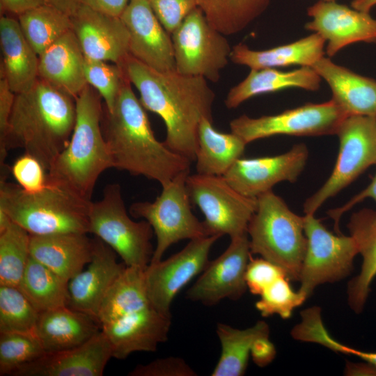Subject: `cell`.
<instances>
[{
	"mask_svg": "<svg viewBox=\"0 0 376 376\" xmlns=\"http://www.w3.org/2000/svg\"><path fill=\"white\" fill-rule=\"evenodd\" d=\"M210 25L225 36L246 28L267 8L271 0H196Z\"/></svg>",
	"mask_w": 376,
	"mask_h": 376,
	"instance_id": "obj_35",
	"label": "cell"
},
{
	"mask_svg": "<svg viewBox=\"0 0 376 376\" xmlns=\"http://www.w3.org/2000/svg\"><path fill=\"white\" fill-rule=\"evenodd\" d=\"M127 79L111 111L103 109L102 128L113 168L155 180L162 186L189 170L191 161L159 141Z\"/></svg>",
	"mask_w": 376,
	"mask_h": 376,
	"instance_id": "obj_2",
	"label": "cell"
},
{
	"mask_svg": "<svg viewBox=\"0 0 376 376\" xmlns=\"http://www.w3.org/2000/svg\"><path fill=\"white\" fill-rule=\"evenodd\" d=\"M130 376H194L196 373L181 358L158 359L146 365H138Z\"/></svg>",
	"mask_w": 376,
	"mask_h": 376,
	"instance_id": "obj_45",
	"label": "cell"
},
{
	"mask_svg": "<svg viewBox=\"0 0 376 376\" xmlns=\"http://www.w3.org/2000/svg\"><path fill=\"white\" fill-rule=\"evenodd\" d=\"M322 1H335V0H322Z\"/></svg>",
	"mask_w": 376,
	"mask_h": 376,
	"instance_id": "obj_55",
	"label": "cell"
},
{
	"mask_svg": "<svg viewBox=\"0 0 376 376\" xmlns=\"http://www.w3.org/2000/svg\"><path fill=\"white\" fill-rule=\"evenodd\" d=\"M100 329L91 316L64 306L40 313L34 334L45 352H54L85 343Z\"/></svg>",
	"mask_w": 376,
	"mask_h": 376,
	"instance_id": "obj_27",
	"label": "cell"
},
{
	"mask_svg": "<svg viewBox=\"0 0 376 376\" xmlns=\"http://www.w3.org/2000/svg\"><path fill=\"white\" fill-rule=\"evenodd\" d=\"M312 20L306 29L323 38L328 57L346 46L359 42H376V19L369 13L338 3L320 0L307 9Z\"/></svg>",
	"mask_w": 376,
	"mask_h": 376,
	"instance_id": "obj_17",
	"label": "cell"
},
{
	"mask_svg": "<svg viewBox=\"0 0 376 376\" xmlns=\"http://www.w3.org/2000/svg\"><path fill=\"white\" fill-rule=\"evenodd\" d=\"M216 331L221 351L212 376L244 375L253 343L259 338L269 335V326L265 321H258L244 329L218 323Z\"/></svg>",
	"mask_w": 376,
	"mask_h": 376,
	"instance_id": "obj_32",
	"label": "cell"
},
{
	"mask_svg": "<svg viewBox=\"0 0 376 376\" xmlns=\"http://www.w3.org/2000/svg\"><path fill=\"white\" fill-rule=\"evenodd\" d=\"M362 256L361 270L347 288L348 303L357 313L362 312L376 277V211L362 209L352 214L347 224Z\"/></svg>",
	"mask_w": 376,
	"mask_h": 376,
	"instance_id": "obj_30",
	"label": "cell"
},
{
	"mask_svg": "<svg viewBox=\"0 0 376 376\" xmlns=\"http://www.w3.org/2000/svg\"><path fill=\"white\" fill-rule=\"evenodd\" d=\"M283 275L286 274L276 265L263 258L251 257L245 276L247 288L253 295L260 296L269 285Z\"/></svg>",
	"mask_w": 376,
	"mask_h": 376,
	"instance_id": "obj_44",
	"label": "cell"
},
{
	"mask_svg": "<svg viewBox=\"0 0 376 376\" xmlns=\"http://www.w3.org/2000/svg\"><path fill=\"white\" fill-rule=\"evenodd\" d=\"M338 352L356 356L363 361L370 363L376 366V352H365L348 347L340 343H338L335 347Z\"/></svg>",
	"mask_w": 376,
	"mask_h": 376,
	"instance_id": "obj_52",
	"label": "cell"
},
{
	"mask_svg": "<svg viewBox=\"0 0 376 376\" xmlns=\"http://www.w3.org/2000/svg\"><path fill=\"white\" fill-rule=\"evenodd\" d=\"M321 80L312 67L290 71L276 68L251 70L244 79L229 90L224 104L228 109H235L253 97L291 88L315 91L320 88Z\"/></svg>",
	"mask_w": 376,
	"mask_h": 376,
	"instance_id": "obj_29",
	"label": "cell"
},
{
	"mask_svg": "<svg viewBox=\"0 0 376 376\" xmlns=\"http://www.w3.org/2000/svg\"><path fill=\"white\" fill-rule=\"evenodd\" d=\"M326 42L316 33L265 50H253L246 45L232 47L230 60L250 70L276 68L291 65L312 67L324 56Z\"/></svg>",
	"mask_w": 376,
	"mask_h": 376,
	"instance_id": "obj_28",
	"label": "cell"
},
{
	"mask_svg": "<svg viewBox=\"0 0 376 376\" xmlns=\"http://www.w3.org/2000/svg\"><path fill=\"white\" fill-rule=\"evenodd\" d=\"M312 68L329 86L331 100L347 116L376 117V81L323 56Z\"/></svg>",
	"mask_w": 376,
	"mask_h": 376,
	"instance_id": "obj_24",
	"label": "cell"
},
{
	"mask_svg": "<svg viewBox=\"0 0 376 376\" xmlns=\"http://www.w3.org/2000/svg\"><path fill=\"white\" fill-rule=\"evenodd\" d=\"M186 185L191 202L205 217L203 221L210 235L233 238L247 233L257 198L240 194L220 175L189 174Z\"/></svg>",
	"mask_w": 376,
	"mask_h": 376,
	"instance_id": "obj_12",
	"label": "cell"
},
{
	"mask_svg": "<svg viewBox=\"0 0 376 376\" xmlns=\"http://www.w3.org/2000/svg\"><path fill=\"white\" fill-rule=\"evenodd\" d=\"M221 237L214 235L191 240L179 252L147 266L144 271L146 291L158 311L171 316V306L175 297L205 269L210 249Z\"/></svg>",
	"mask_w": 376,
	"mask_h": 376,
	"instance_id": "obj_14",
	"label": "cell"
},
{
	"mask_svg": "<svg viewBox=\"0 0 376 376\" xmlns=\"http://www.w3.org/2000/svg\"><path fill=\"white\" fill-rule=\"evenodd\" d=\"M45 353L34 333L0 332V375H10Z\"/></svg>",
	"mask_w": 376,
	"mask_h": 376,
	"instance_id": "obj_39",
	"label": "cell"
},
{
	"mask_svg": "<svg viewBox=\"0 0 376 376\" xmlns=\"http://www.w3.org/2000/svg\"><path fill=\"white\" fill-rule=\"evenodd\" d=\"M149 2L157 19L169 34L198 7L196 0H149Z\"/></svg>",
	"mask_w": 376,
	"mask_h": 376,
	"instance_id": "obj_43",
	"label": "cell"
},
{
	"mask_svg": "<svg viewBox=\"0 0 376 376\" xmlns=\"http://www.w3.org/2000/svg\"><path fill=\"white\" fill-rule=\"evenodd\" d=\"M39 315L18 287L0 285V332L34 333Z\"/></svg>",
	"mask_w": 376,
	"mask_h": 376,
	"instance_id": "obj_38",
	"label": "cell"
},
{
	"mask_svg": "<svg viewBox=\"0 0 376 376\" xmlns=\"http://www.w3.org/2000/svg\"><path fill=\"white\" fill-rule=\"evenodd\" d=\"M93 242V257L87 269L69 281L68 306L97 321L105 295L126 265L118 263L117 253L100 239L95 237Z\"/></svg>",
	"mask_w": 376,
	"mask_h": 376,
	"instance_id": "obj_22",
	"label": "cell"
},
{
	"mask_svg": "<svg viewBox=\"0 0 376 376\" xmlns=\"http://www.w3.org/2000/svg\"><path fill=\"white\" fill-rule=\"evenodd\" d=\"M171 324V316L150 303L102 324L101 330L110 343L112 357L124 359L135 352H155L167 340Z\"/></svg>",
	"mask_w": 376,
	"mask_h": 376,
	"instance_id": "obj_19",
	"label": "cell"
},
{
	"mask_svg": "<svg viewBox=\"0 0 376 376\" xmlns=\"http://www.w3.org/2000/svg\"><path fill=\"white\" fill-rule=\"evenodd\" d=\"M68 283L30 256L18 288L41 313L68 306Z\"/></svg>",
	"mask_w": 376,
	"mask_h": 376,
	"instance_id": "obj_34",
	"label": "cell"
},
{
	"mask_svg": "<svg viewBox=\"0 0 376 376\" xmlns=\"http://www.w3.org/2000/svg\"><path fill=\"white\" fill-rule=\"evenodd\" d=\"M15 95L6 80L0 77V141L3 140L8 130Z\"/></svg>",
	"mask_w": 376,
	"mask_h": 376,
	"instance_id": "obj_47",
	"label": "cell"
},
{
	"mask_svg": "<svg viewBox=\"0 0 376 376\" xmlns=\"http://www.w3.org/2000/svg\"><path fill=\"white\" fill-rule=\"evenodd\" d=\"M93 247L86 233L30 235L31 256L68 281L91 261Z\"/></svg>",
	"mask_w": 376,
	"mask_h": 376,
	"instance_id": "obj_23",
	"label": "cell"
},
{
	"mask_svg": "<svg viewBox=\"0 0 376 376\" xmlns=\"http://www.w3.org/2000/svg\"><path fill=\"white\" fill-rule=\"evenodd\" d=\"M130 37V55L159 72L175 71L171 34L163 27L149 0H130L120 16Z\"/></svg>",
	"mask_w": 376,
	"mask_h": 376,
	"instance_id": "obj_18",
	"label": "cell"
},
{
	"mask_svg": "<svg viewBox=\"0 0 376 376\" xmlns=\"http://www.w3.org/2000/svg\"><path fill=\"white\" fill-rule=\"evenodd\" d=\"M366 198H372L376 202V173L370 183L363 190L342 206L327 212L329 217L334 221V228L338 234L341 233L339 229V221L342 215Z\"/></svg>",
	"mask_w": 376,
	"mask_h": 376,
	"instance_id": "obj_46",
	"label": "cell"
},
{
	"mask_svg": "<svg viewBox=\"0 0 376 376\" xmlns=\"http://www.w3.org/2000/svg\"><path fill=\"white\" fill-rule=\"evenodd\" d=\"M286 275H283L269 285L260 295L256 308L263 317L279 315L283 319L290 318L295 308L306 299L295 291Z\"/></svg>",
	"mask_w": 376,
	"mask_h": 376,
	"instance_id": "obj_41",
	"label": "cell"
},
{
	"mask_svg": "<svg viewBox=\"0 0 376 376\" xmlns=\"http://www.w3.org/2000/svg\"><path fill=\"white\" fill-rule=\"evenodd\" d=\"M246 143L238 135L216 130L212 120L203 118L198 130L196 173L223 176L243 154Z\"/></svg>",
	"mask_w": 376,
	"mask_h": 376,
	"instance_id": "obj_31",
	"label": "cell"
},
{
	"mask_svg": "<svg viewBox=\"0 0 376 376\" xmlns=\"http://www.w3.org/2000/svg\"><path fill=\"white\" fill-rule=\"evenodd\" d=\"M10 172L17 185L25 191L37 192L47 185V170L35 157L24 153L10 167Z\"/></svg>",
	"mask_w": 376,
	"mask_h": 376,
	"instance_id": "obj_42",
	"label": "cell"
},
{
	"mask_svg": "<svg viewBox=\"0 0 376 376\" xmlns=\"http://www.w3.org/2000/svg\"><path fill=\"white\" fill-rule=\"evenodd\" d=\"M247 234L251 254L281 267L290 280L299 281L307 245L304 216L293 212L271 190L257 197Z\"/></svg>",
	"mask_w": 376,
	"mask_h": 376,
	"instance_id": "obj_6",
	"label": "cell"
},
{
	"mask_svg": "<svg viewBox=\"0 0 376 376\" xmlns=\"http://www.w3.org/2000/svg\"><path fill=\"white\" fill-rule=\"evenodd\" d=\"M304 233L307 245L298 291L307 299L318 285L348 276L359 251L351 235L332 233L314 214L304 215Z\"/></svg>",
	"mask_w": 376,
	"mask_h": 376,
	"instance_id": "obj_11",
	"label": "cell"
},
{
	"mask_svg": "<svg viewBox=\"0 0 376 376\" xmlns=\"http://www.w3.org/2000/svg\"><path fill=\"white\" fill-rule=\"evenodd\" d=\"M376 6V0H352L351 7L361 11L369 13Z\"/></svg>",
	"mask_w": 376,
	"mask_h": 376,
	"instance_id": "obj_54",
	"label": "cell"
},
{
	"mask_svg": "<svg viewBox=\"0 0 376 376\" xmlns=\"http://www.w3.org/2000/svg\"><path fill=\"white\" fill-rule=\"evenodd\" d=\"M145 269L126 266L114 281L98 311L100 326L151 303L146 288Z\"/></svg>",
	"mask_w": 376,
	"mask_h": 376,
	"instance_id": "obj_33",
	"label": "cell"
},
{
	"mask_svg": "<svg viewBox=\"0 0 376 376\" xmlns=\"http://www.w3.org/2000/svg\"><path fill=\"white\" fill-rule=\"evenodd\" d=\"M345 112L331 99L308 103L281 113L251 118L243 114L230 122L231 132L246 144L274 135L315 136L336 134Z\"/></svg>",
	"mask_w": 376,
	"mask_h": 376,
	"instance_id": "obj_13",
	"label": "cell"
},
{
	"mask_svg": "<svg viewBox=\"0 0 376 376\" xmlns=\"http://www.w3.org/2000/svg\"><path fill=\"white\" fill-rule=\"evenodd\" d=\"M71 19L72 30L86 58L121 65L130 55L129 33L120 17L82 3Z\"/></svg>",
	"mask_w": 376,
	"mask_h": 376,
	"instance_id": "obj_20",
	"label": "cell"
},
{
	"mask_svg": "<svg viewBox=\"0 0 376 376\" xmlns=\"http://www.w3.org/2000/svg\"><path fill=\"white\" fill-rule=\"evenodd\" d=\"M84 72L87 84L100 95L105 109L111 111L127 79L123 68L115 63L86 58Z\"/></svg>",
	"mask_w": 376,
	"mask_h": 376,
	"instance_id": "obj_40",
	"label": "cell"
},
{
	"mask_svg": "<svg viewBox=\"0 0 376 376\" xmlns=\"http://www.w3.org/2000/svg\"><path fill=\"white\" fill-rule=\"evenodd\" d=\"M308 157L306 146L298 143L281 155L240 158L223 176L240 194L256 198L272 190L277 183L296 182L306 166Z\"/></svg>",
	"mask_w": 376,
	"mask_h": 376,
	"instance_id": "obj_16",
	"label": "cell"
},
{
	"mask_svg": "<svg viewBox=\"0 0 376 376\" xmlns=\"http://www.w3.org/2000/svg\"><path fill=\"white\" fill-rule=\"evenodd\" d=\"M346 375L376 376V366L364 361L362 363H347L345 370Z\"/></svg>",
	"mask_w": 376,
	"mask_h": 376,
	"instance_id": "obj_51",
	"label": "cell"
},
{
	"mask_svg": "<svg viewBox=\"0 0 376 376\" xmlns=\"http://www.w3.org/2000/svg\"><path fill=\"white\" fill-rule=\"evenodd\" d=\"M30 256V234L12 221L0 230V285L18 287Z\"/></svg>",
	"mask_w": 376,
	"mask_h": 376,
	"instance_id": "obj_37",
	"label": "cell"
},
{
	"mask_svg": "<svg viewBox=\"0 0 376 376\" xmlns=\"http://www.w3.org/2000/svg\"><path fill=\"white\" fill-rule=\"evenodd\" d=\"M376 117H346L337 130L339 150L331 174L304 204L305 214H314L330 198L347 187L370 166L376 165Z\"/></svg>",
	"mask_w": 376,
	"mask_h": 376,
	"instance_id": "obj_9",
	"label": "cell"
},
{
	"mask_svg": "<svg viewBox=\"0 0 376 376\" xmlns=\"http://www.w3.org/2000/svg\"><path fill=\"white\" fill-rule=\"evenodd\" d=\"M85 60L77 37L70 30L39 56L38 77L75 99L88 84Z\"/></svg>",
	"mask_w": 376,
	"mask_h": 376,
	"instance_id": "obj_25",
	"label": "cell"
},
{
	"mask_svg": "<svg viewBox=\"0 0 376 376\" xmlns=\"http://www.w3.org/2000/svg\"><path fill=\"white\" fill-rule=\"evenodd\" d=\"M121 66L138 90L145 109L162 119L166 132L165 145L195 161L200 123L203 118L212 120L215 93L207 79L175 70L159 72L130 55Z\"/></svg>",
	"mask_w": 376,
	"mask_h": 376,
	"instance_id": "obj_1",
	"label": "cell"
},
{
	"mask_svg": "<svg viewBox=\"0 0 376 376\" xmlns=\"http://www.w3.org/2000/svg\"><path fill=\"white\" fill-rule=\"evenodd\" d=\"M130 0H83V3L97 12L120 17Z\"/></svg>",
	"mask_w": 376,
	"mask_h": 376,
	"instance_id": "obj_49",
	"label": "cell"
},
{
	"mask_svg": "<svg viewBox=\"0 0 376 376\" xmlns=\"http://www.w3.org/2000/svg\"><path fill=\"white\" fill-rule=\"evenodd\" d=\"M153 233L147 221H134L130 217L118 183L107 185L102 198L91 203L88 233L109 246L127 267L145 269L150 264Z\"/></svg>",
	"mask_w": 376,
	"mask_h": 376,
	"instance_id": "obj_7",
	"label": "cell"
},
{
	"mask_svg": "<svg viewBox=\"0 0 376 376\" xmlns=\"http://www.w3.org/2000/svg\"><path fill=\"white\" fill-rule=\"evenodd\" d=\"M91 201L49 184L27 192L6 180L0 182V210L30 235L88 233Z\"/></svg>",
	"mask_w": 376,
	"mask_h": 376,
	"instance_id": "obj_5",
	"label": "cell"
},
{
	"mask_svg": "<svg viewBox=\"0 0 376 376\" xmlns=\"http://www.w3.org/2000/svg\"><path fill=\"white\" fill-rule=\"evenodd\" d=\"M17 19L24 37L38 56L72 26L70 15L47 3L22 13Z\"/></svg>",
	"mask_w": 376,
	"mask_h": 376,
	"instance_id": "obj_36",
	"label": "cell"
},
{
	"mask_svg": "<svg viewBox=\"0 0 376 376\" xmlns=\"http://www.w3.org/2000/svg\"><path fill=\"white\" fill-rule=\"evenodd\" d=\"M171 36L177 72L219 81L232 47L225 35L210 25L200 8L191 12Z\"/></svg>",
	"mask_w": 376,
	"mask_h": 376,
	"instance_id": "obj_10",
	"label": "cell"
},
{
	"mask_svg": "<svg viewBox=\"0 0 376 376\" xmlns=\"http://www.w3.org/2000/svg\"><path fill=\"white\" fill-rule=\"evenodd\" d=\"M111 358L110 343L100 330L79 346L45 352L19 368L12 376H102Z\"/></svg>",
	"mask_w": 376,
	"mask_h": 376,
	"instance_id": "obj_21",
	"label": "cell"
},
{
	"mask_svg": "<svg viewBox=\"0 0 376 376\" xmlns=\"http://www.w3.org/2000/svg\"><path fill=\"white\" fill-rule=\"evenodd\" d=\"M189 170L183 171L167 184L153 202L141 201L130 206V213L143 218L151 226L157 244L150 263L160 261L169 246L183 240L209 236L203 221L193 214L186 180Z\"/></svg>",
	"mask_w": 376,
	"mask_h": 376,
	"instance_id": "obj_8",
	"label": "cell"
},
{
	"mask_svg": "<svg viewBox=\"0 0 376 376\" xmlns=\"http://www.w3.org/2000/svg\"><path fill=\"white\" fill-rule=\"evenodd\" d=\"M45 3L55 7L72 17L83 3V0H44Z\"/></svg>",
	"mask_w": 376,
	"mask_h": 376,
	"instance_id": "obj_53",
	"label": "cell"
},
{
	"mask_svg": "<svg viewBox=\"0 0 376 376\" xmlns=\"http://www.w3.org/2000/svg\"><path fill=\"white\" fill-rule=\"evenodd\" d=\"M45 3L44 0H0L1 15L18 17L22 13Z\"/></svg>",
	"mask_w": 376,
	"mask_h": 376,
	"instance_id": "obj_50",
	"label": "cell"
},
{
	"mask_svg": "<svg viewBox=\"0 0 376 376\" xmlns=\"http://www.w3.org/2000/svg\"><path fill=\"white\" fill-rule=\"evenodd\" d=\"M251 258L247 233L230 238L228 248L209 262L187 290V297L206 306L214 305L226 298L240 299L247 288L245 276Z\"/></svg>",
	"mask_w": 376,
	"mask_h": 376,
	"instance_id": "obj_15",
	"label": "cell"
},
{
	"mask_svg": "<svg viewBox=\"0 0 376 376\" xmlns=\"http://www.w3.org/2000/svg\"><path fill=\"white\" fill-rule=\"evenodd\" d=\"M0 45V77L15 94L29 89L38 78L39 56L24 37L18 19L10 15L1 16Z\"/></svg>",
	"mask_w": 376,
	"mask_h": 376,
	"instance_id": "obj_26",
	"label": "cell"
},
{
	"mask_svg": "<svg viewBox=\"0 0 376 376\" xmlns=\"http://www.w3.org/2000/svg\"><path fill=\"white\" fill-rule=\"evenodd\" d=\"M102 99L88 84L75 98L76 120L70 139L47 173V184L87 201H91L100 175L113 168L102 128Z\"/></svg>",
	"mask_w": 376,
	"mask_h": 376,
	"instance_id": "obj_4",
	"label": "cell"
},
{
	"mask_svg": "<svg viewBox=\"0 0 376 376\" xmlns=\"http://www.w3.org/2000/svg\"><path fill=\"white\" fill-rule=\"evenodd\" d=\"M375 126H376V118H375Z\"/></svg>",
	"mask_w": 376,
	"mask_h": 376,
	"instance_id": "obj_56",
	"label": "cell"
},
{
	"mask_svg": "<svg viewBox=\"0 0 376 376\" xmlns=\"http://www.w3.org/2000/svg\"><path fill=\"white\" fill-rule=\"evenodd\" d=\"M251 355L254 363L260 367L266 366L272 361L276 355V349L269 336L260 337L255 341Z\"/></svg>",
	"mask_w": 376,
	"mask_h": 376,
	"instance_id": "obj_48",
	"label": "cell"
},
{
	"mask_svg": "<svg viewBox=\"0 0 376 376\" xmlns=\"http://www.w3.org/2000/svg\"><path fill=\"white\" fill-rule=\"evenodd\" d=\"M76 120L75 99L40 78L17 93L6 136L0 141L1 173L9 150L22 148L36 157L47 171L65 149Z\"/></svg>",
	"mask_w": 376,
	"mask_h": 376,
	"instance_id": "obj_3",
	"label": "cell"
}]
</instances>
